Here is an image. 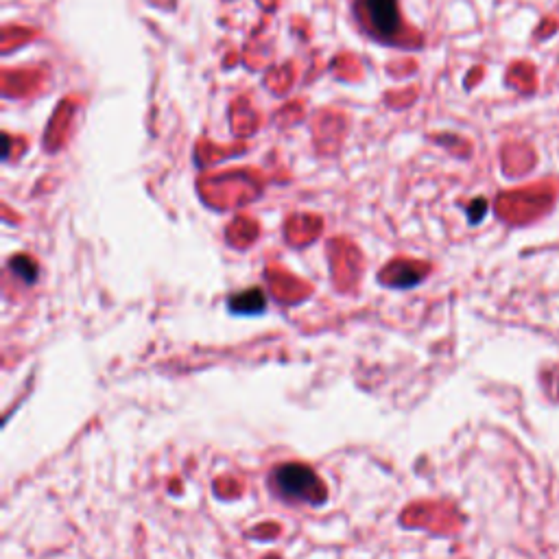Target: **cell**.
Listing matches in <instances>:
<instances>
[{"instance_id": "obj_1", "label": "cell", "mask_w": 559, "mask_h": 559, "mask_svg": "<svg viewBox=\"0 0 559 559\" xmlns=\"http://www.w3.org/2000/svg\"><path fill=\"white\" fill-rule=\"evenodd\" d=\"M352 16L367 38L391 46L402 44L404 22L398 0H354Z\"/></svg>"}, {"instance_id": "obj_2", "label": "cell", "mask_w": 559, "mask_h": 559, "mask_svg": "<svg viewBox=\"0 0 559 559\" xmlns=\"http://www.w3.org/2000/svg\"><path fill=\"white\" fill-rule=\"evenodd\" d=\"M269 483L282 501L289 503H321L326 496L324 483L319 481L315 470H311L304 463H282L271 472Z\"/></svg>"}, {"instance_id": "obj_4", "label": "cell", "mask_w": 559, "mask_h": 559, "mask_svg": "<svg viewBox=\"0 0 559 559\" xmlns=\"http://www.w3.org/2000/svg\"><path fill=\"white\" fill-rule=\"evenodd\" d=\"M11 271L16 273V276H20L22 280H25L27 284H31L35 278H38V267H35V263L31 258L27 256H16V258H11V263H9Z\"/></svg>"}, {"instance_id": "obj_3", "label": "cell", "mask_w": 559, "mask_h": 559, "mask_svg": "<svg viewBox=\"0 0 559 559\" xmlns=\"http://www.w3.org/2000/svg\"><path fill=\"white\" fill-rule=\"evenodd\" d=\"M228 308L234 315H260L267 308V295L260 287H252L241 293H234L228 300Z\"/></svg>"}]
</instances>
